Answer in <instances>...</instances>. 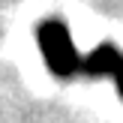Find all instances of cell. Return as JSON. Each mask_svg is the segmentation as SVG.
I'll return each mask as SVG.
<instances>
[{
  "instance_id": "obj_1",
  "label": "cell",
  "mask_w": 123,
  "mask_h": 123,
  "mask_svg": "<svg viewBox=\"0 0 123 123\" xmlns=\"http://www.w3.org/2000/svg\"><path fill=\"white\" fill-rule=\"evenodd\" d=\"M39 48H42V57H45L48 69L57 72V75H75L81 69V57H78L75 45H72L69 33L60 21H45L39 27Z\"/></svg>"
},
{
  "instance_id": "obj_2",
  "label": "cell",
  "mask_w": 123,
  "mask_h": 123,
  "mask_svg": "<svg viewBox=\"0 0 123 123\" xmlns=\"http://www.w3.org/2000/svg\"><path fill=\"white\" fill-rule=\"evenodd\" d=\"M120 63H123V54L114 45H102V48H96L93 54H87L81 60V69L90 72V75H114L120 69Z\"/></svg>"
},
{
  "instance_id": "obj_3",
  "label": "cell",
  "mask_w": 123,
  "mask_h": 123,
  "mask_svg": "<svg viewBox=\"0 0 123 123\" xmlns=\"http://www.w3.org/2000/svg\"><path fill=\"white\" fill-rule=\"evenodd\" d=\"M114 78H117V90H120V96H123V63H120V69L114 72Z\"/></svg>"
}]
</instances>
